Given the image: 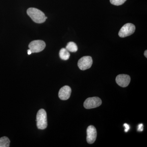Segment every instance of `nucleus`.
Wrapping results in <instances>:
<instances>
[{"instance_id":"nucleus-1","label":"nucleus","mask_w":147,"mask_h":147,"mask_svg":"<svg viewBox=\"0 0 147 147\" xmlns=\"http://www.w3.org/2000/svg\"><path fill=\"white\" fill-rule=\"evenodd\" d=\"M27 13L33 21L37 24H42L46 21L45 14L38 9L33 7L29 8Z\"/></svg>"},{"instance_id":"nucleus-2","label":"nucleus","mask_w":147,"mask_h":147,"mask_svg":"<svg viewBox=\"0 0 147 147\" xmlns=\"http://www.w3.org/2000/svg\"><path fill=\"white\" fill-rule=\"evenodd\" d=\"M36 125L39 129H44L47 128V113L44 109L38 110L36 115Z\"/></svg>"},{"instance_id":"nucleus-3","label":"nucleus","mask_w":147,"mask_h":147,"mask_svg":"<svg viewBox=\"0 0 147 147\" xmlns=\"http://www.w3.org/2000/svg\"><path fill=\"white\" fill-rule=\"evenodd\" d=\"M135 30V26L134 24L127 23L122 27L119 32V35L120 37H125L133 34Z\"/></svg>"},{"instance_id":"nucleus-4","label":"nucleus","mask_w":147,"mask_h":147,"mask_svg":"<svg viewBox=\"0 0 147 147\" xmlns=\"http://www.w3.org/2000/svg\"><path fill=\"white\" fill-rule=\"evenodd\" d=\"M102 104V100L99 98H88L84 102V107L87 109H92L99 107Z\"/></svg>"},{"instance_id":"nucleus-5","label":"nucleus","mask_w":147,"mask_h":147,"mask_svg":"<svg viewBox=\"0 0 147 147\" xmlns=\"http://www.w3.org/2000/svg\"><path fill=\"white\" fill-rule=\"evenodd\" d=\"M45 46L46 44L43 40H35L29 44V48L32 53H38L44 50Z\"/></svg>"},{"instance_id":"nucleus-6","label":"nucleus","mask_w":147,"mask_h":147,"mask_svg":"<svg viewBox=\"0 0 147 147\" xmlns=\"http://www.w3.org/2000/svg\"><path fill=\"white\" fill-rule=\"evenodd\" d=\"M92 63V59L91 57L85 56L81 58L78 61V65L80 69L85 70L90 68Z\"/></svg>"},{"instance_id":"nucleus-7","label":"nucleus","mask_w":147,"mask_h":147,"mask_svg":"<svg viewBox=\"0 0 147 147\" xmlns=\"http://www.w3.org/2000/svg\"><path fill=\"white\" fill-rule=\"evenodd\" d=\"M97 137V131L95 127L90 125L87 129V141L88 144H92L95 142Z\"/></svg>"},{"instance_id":"nucleus-8","label":"nucleus","mask_w":147,"mask_h":147,"mask_svg":"<svg viewBox=\"0 0 147 147\" xmlns=\"http://www.w3.org/2000/svg\"><path fill=\"white\" fill-rule=\"evenodd\" d=\"M116 82L120 86L125 88L127 87L130 83V77L127 74H119L116 77Z\"/></svg>"},{"instance_id":"nucleus-9","label":"nucleus","mask_w":147,"mask_h":147,"mask_svg":"<svg viewBox=\"0 0 147 147\" xmlns=\"http://www.w3.org/2000/svg\"><path fill=\"white\" fill-rule=\"evenodd\" d=\"M71 90L68 86H64L61 88L59 92V98L62 100H66L71 95Z\"/></svg>"},{"instance_id":"nucleus-10","label":"nucleus","mask_w":147,"mask_h":147,"mask_svg":"<svg viewBox=\"0 0 147 147\" xmlns=\"http://www.w3.org/2000/svg\"><path fill=\"white\" fill-rule=\"evenodd\" d=\"M70 54L66 48H63L59 52V57L63 60H67L70 57Z\"/></svg>"},{"instance_id":"nucleus-11","label":"nucleus","mask_w":147,"mask_h":147,"mask_svg":"<svg viewBox=\"0 0 147 147\" xmlns=\"http://www.w3.org/2000/svg\"><path fill=\"white\" fill-rule=\"evenodd\" d=\"M66 49L68 50L69 52L75 53V52H77V50H78V47L75 42H70L67 43V45L66 47Z\"/></svg>"},{"instance_id":"nucleus-12","label":"nucleus","mask_w":147,"mask_h":147,"mask_svg":"<svg viewBox=\"0 0 147 147\" xmlns=\"http://www.w3.org/2000/svg\"><path fill=\"white\" fill-rule=\"evenodd\" d=\"M10 140L6 137L0 138V147H9L10 145Z\"/></svg>"},{"instance_id":"nucleus-13","label":"nucleus","mask_w":147,"mask_h":147,"mask_svg":"<svg viewBox=\"0 0 147 147\" xmlns=\"http://www.w3.org/2000/svg\"><path fill=\"white\" fill-rule=\"evenodd\" d=\"M127 0H110V3L114 5L119 6L123 4Z\"/></svg>"},{"instance_id":"nucleus-14","label":"nucleus","mask_w":147,"mask_h":147,"mask_svg":"<svg viewBox=\"0 0 147 147\" xmlns=\"http://www.w3.org/2000/svg\"><path fill=\"white\" fill-rule=\"evenodd\" d=\"M144 129V125L143 124L141 123L138 125V131H143Z\"/></svg>"},{"instance_id":"nucleus-15","label":"nucleus","mask_w":147,"mask_h":147,"mask_svg":"<svg viewBox=\"0 0 147 147\" xmlns=\"http://www.w3.org/2000/svg\"><path fill=\"white\" fill-rule=\"evenodd\" d=\"M123 126L125 127V131L126 132H127L129 129V125L125 123L123 125Z\"/></svg>"},{"instance_id":"nucleus-16","label":"nucleus","mask_w":147,"mask_h":147,"mask_svg":"<svg viewBox=\"0 0 147 147\" xmlns=\"http://www.w3.org/2000/svg\"><path fill=\"white\" fill-rule=\"evenodd\" d=\"M32 53L30 49L28 50V55H31Z\"/></svg>"},{"instance_id":"nucleus-17","label":"nucleus","mask_w":147,"mask_h":147,"mask_svg":"<svg viewBox=\"0 0 147 147\" xmlns=\"http://www.w3.org/2000/svg\"><path fill=\"white\" fill-rule=\"evenodd\" d=\"M144 56L146 57V58H147V50H146L144 52Z\"/></svg>"}]
</instances>
